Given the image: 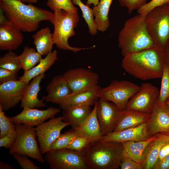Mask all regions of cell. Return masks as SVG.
<instances>
[{
    "instance_id": "4fadbf2b",
    "label": "cell",
    "mask_w": 169,
    "mask_h": 169,
    "mask_svg": "<svg viewBox=\"0 0 169 169\" xmlns=\"http://www.w3.org/2000/svg\"><path fill=\"white\" fill-rule=\"evenodd\" d=\"M96 114L102 136L112 132L122 110L113 103L99 98L96 103Z\"/></svg>"
},
{
    "instance_id": "e575fe53",
    "label": "cell",
    "mask_w": 169,
    "mask_h": 169,
    "mask_svg": "<svg viewBox=\"0 0 169 169\" xmlns=\"http://www.w3.org/2000/svg\"><path fill=\"white\" fill-rule=\"evenodd\" d=\"M16 125L10 117L6 116L0 105V138L7 135L11 131L15 130Z\"/></svg>"
},
{
    "instance_id": "484cf974",
    "label": "cell",
    "mask_w": 169,
    "mask_h": 169,
    "mask_svg": "<svg viewBox=\"0 0 169 169\" xmlns=\"http://www.w3.org/2000/svg\"><path fill=\"white\" fill-rule=\"evenodd\" d=\"M58 59V52L54 50L44 58L42 59L36 66L29 70L24 71L23 75L19 77V80L28 84L31 79L44 73L55 63Z\"/></svg>"
},
{
    "instance_id": "3957f363",
    "label": "cell",
    "mask_w": 169,
    "mask_h": 169,
    "mask_svg": "<svg viewBox=\"0 0 169 169\" xmlns=\"http://www.w3.org/2000/svg\"><path fill=\"white\" fill-rule=\"evenodd\" d=\"M118 41L124 57L156 47L148 30L146 15L138 14L125 21L119 33Z\"/></svg>"
},
{
    "instance_id": "1f68e13d",
    "label": "cell",
    "mask_w": 169,
    "mask_h": 169,
    "mask_svg": "<svg viewBox=\"0 0 169 169\" xmlns=\"http://www.w3.org/2000/svg\"><path fill=\"white\" fill-rule=\"evenodd\" d=\"M0 68L17 73L22 69L18 58V55L12 50H9L0 57Z\"/></svg>"
},
{
    "instance_id": "8fae6325",
    "label": "cell",
    "mask_w": 169,
    "mask_h": 169,
    "mask_svg": "<svg viewBox=\"0 0 169 169\" xmlns=\"http://www.w3.org/2000/svg\"><path fill=\"white\" fill-rule=\"evenodd\" d=\"M160 90L149 83L142 84L139 90L130 98L125 109L151 114Z\"/></svg>"
},
{
    "instance_id": "b9f144b4",
    "label": "cell",
    "mask_w": 169,
    "mask_h": 169,
    "mask_svg": "<svg viewBox=\"0 0 169 169\" xmlns=\"http://www.w3.org/2000/svg\"><path fill=\"white\" fill-rule=\"evenodd\" d=\"M121 169H142V165L136 162L130 158L124 155V157L120 164Z\"/></svg>"
},
{
    "instance_id": "ac0fdd59",
    "label": "cell",
    "mask_w": 169,
    "mask_h": 169,
    "mask_svg": "<svg viewBox=\"0 0 169 169\" xmlns=\"http://www.w3.org/2000/svg\"><path fill=\"white\" fill-rule=\"evenodd\" d=\"M148 121L135 127L127 129L118 132H112L102 136L101 138L107 142H120L147 140L151 137L147 130Z\"/></svg>"
},
{
    "instance_id": "74e56055",
    "label": "cell",
    "mask_w": 169,
    "mask_h": 169,
    "mask_svg": "<svg viewBox=\"0 0 169 169\" xmlns=\"http://www.w3.org/2000/svg\"><path fill=\"white\" fill-rule=\"evenodd\" d=\"M169 0H151L137 10L138 14L146 15L150 11L158 7L168 4Z\"/></svg>"
},
{
    "instance_id": "7c38bea8",
    "label": "cell",
    "mask_w": 169,
    "mask_h": 169,
    "mask_svg": "<svg viewBox=\"0 0 169 169\" xmlns=\"http://www.w3.org/2000/svg\"><path fill=\"white\" fill-rule=\"evenodd\" d=\"M70 125L64 121L62 116L51 118L48 121L43 122L35 128L40 148L43 154L49 151L51 145L60 135L61 130Z\"/></svg>"
},
{
    "instance_id": "ee69618b",
    "label": "cell",
    "mask_w": 169,
    "mask_h": 169,
    "mask_svg": "<svg viewBox=\"0 0 169 169\" xmlns=\"http://www.w3.org/2000/svg\"><path fill=\"white\" fill-rule=\"evenodd\" d=\"M169 168V154L163 160L157 162L154 166L153 169H168Z\"/></svg>"
},
{
    "instance_id": "f1b7e54d",
    "label": "cell",
    "mask_w": 169,
    "mask_h": 169,
    "mask_svg": "<svg viewBox=\"0 0 169 169\" xmlns=\"http://www.w3.org/2000/svg\"><path fill=\"white\" fill-rule=\"evenodd\" d=\"M155 137L154 135L145 141H128L122 142L124 147V155L142 165L145 149Z\"/></svg>"
},
{
    "instance_id": "7dc6e473",
    "label": "cell",
    "mask_w": 169,
    "mask_h": 169,
    "mask_svg": "<svg viewBox=\"0 0 169 169\" xmlns=\"http://www.w3.org/2000/svg\"><path fill=\"white\" fill-rule=\"evenodd\" d=\"M0 169H12L13 167L9 164L5 163L1 161L0 163Z\"/></svg>"
},
{
    "instance_id": "4316f807",
    "label": "cell",
    "mask_w": 169,
    "mask_h": 169,
    "mask_svg": "<svg viewBox=\"0 0 169 169\" xmlns=\"http://www.w3.org/2000/svg\"><path fill=\"white\" fill-rule=\"evenodd\" d=\"M32 37L37 51L42 56L46 55L52 52L54 43L49 27L39 30Z\"/></svg>"
},
{
    "instance_id": "5bb4252c",
    "label": "cell",
    "mask_w": 169,
    "mask_h": 169,
    "mask_svg": "<svg viewBox=\"0 0 169 169\" xmlns=\"http://www.w3.org/2000/svg\"><path fill=\"white\" fill-rule=\"evenodd\" d=\"M0 13V50H15L23 42V33L8 20L1 10Z\"/></svg>"
},
{
    "instance_id": "f907efd6",
    "label": "cell",
    "mask_w": 169,
    "mask_h": 169,
    "mask_svg": "<svg viewBox=\"0 0 169 169\" xmlns=\"http://www.w3.org/2000/svg\"><path fill=\"white\" fill-rule=\"evenodd\" d=\"M162 135L164 139L166 141H169V134H162Z\"/></svg>"
},
{
    "instance_id": "8992f818",
    "label": "cell",
    "mask_w": 169,
    "mask_h": 169,
    "mask_svg": "<svg viewBox=\"0 0 169 169\" xmlns=\"http://www.w3.org/2000/svg\"><path fill=\"white\" fill-rule=\"evenodd\" d=\"M146 17L148 30L156 46L163 50L169 41V4L153 8Z\"/></svg>"
},
{
    "instance_id": "836d02e7",
    "label": "cell",
    "mask_w": 169,
    "mask_h": 169,
    "mask_svg": "<svg viewBox=\"0 0 169 169\" xmlns=\"http://www.w3.org/2000/svg\"><path fill=\"white\" fill-rule=\"evenodd\" d=\"M169 97V67L166 64L161 77V88L158 100L160 103L163 104Z\"/></svg>"
},
{
    "instance_id": "2e32d148",
    "label": "cell",
    "mask_w": 169,
    "mask_h": 169,
    "mask_svg": "<svg viewBox=\"0 0 169 169\" xmlns=\"http://www.w3.org/2000/svg\"><path fill=\"white\" fill-rule=\"evenodd\" d=\"M28 84L20 80L0 84V105L6 111L21 101Z\"/></svg>"
},
{
    "instance_id": "52a82bcc",
    "label": "cell",
    "mask_w": 169,
    "mask_h": 169,
    "mask_svg": "<svg viewBox=\"0 0 169 169\" xmlns=\"http://www.w3.org/2000/svg\"><path fill=\"white\" fill-rule=\"evenodd\" d=\"M15 125L16 138L10 148V153L26 155L44 163L45 160L38 145L35 128L23 124Z\"/></svg>"
},
{
    "instance_id": "d6986e66",
    "label": "cell",
    "mask_w": 169,
    "mask_h": 169,
    "mask_svg": "<svg viewBox=\"0 0 169 169\" xmlns=\"http://www.w3.org/2000/svg\"><path fill=\"white\" fill-rule=\"evenodd\" d=\"M48 95L44 96V100L61 105L72 93L63 75L54 77L46 87Z\"/></svg>"
},
{
    "instance_id": "f6af8a7d",
    "label": "cell",
    "mask_w": 169,
    "mask_h": 169,
    "mask_svg": "<svg viewBox=\"0 0 169 169\" xmlns=\"http://www.w3.org/2000/svg\"><path fill=\"white\" fill-rule=\"evenodd\" d=\"M168 154H169V142L165 144L161 148L159 153L157 162L161 161Z\"/></svg>"
},
{
    "instance_id": "83f0119b",
    "label": "cell",
    "mask_w": 169,
    "mask_h": 169,
    "mask_svg": "<svg viewBox=\"0 0 169 169\" xmlns=\"http://www.w3.org/2000/svg\"><path fill=\"white\" fill-rule=\"evenodd\" d=\"M113 0H100L93 8L94 22L98 31L104 32L110 26L108 14Z\"/></svg>"
},
{
    "instance_id": "7bdbcfd3",
    "label": "cell",
    "mask_w": 169,
    "mask_h": 169,
    "mask_svg": "<svg viewBox=\"0 0 169 169\" xmlns=\"http://www.w3.org/2000/svg\"><path fill=\"white\" fill-rule=\"evenodd\" d=\"M16 136V130H14L4 137L0 138V147L10 149L15 141Z\"/></svg>"
},
{
    "instance_id": "f5cc1de1",
    "label": "cell",
    "mask_w": 169,
    "mask_h": 169,
    "mask_svg": "<svg viewBox=\"0 0 169 169\" xmlns=\"http://www.w3.org/2000/svg\"><path fill=\"white\" fill-rule=\"evenodd\" d=\"M168 4H169V3H168Z\"/></svg>"
},
{
    "instance_id": "d4e9b609",
    "label": "cell",
    "mask_w": 169,
    "mask_h": 169,
    "mask_svg": "<svg viewBox=\"0 0 169 169\" xmlns=\"http://www.w3.org/2000/svg\"><path fill=\"white\" fill-rule=\"evenodd\" d=\"M156 137L146 148L143 155V169H152L158 159L160 150L163 146L169 142L163 138L161 133L156 134Z\"/></svg>"
},
{
    "instance_id": "bcb514c9",
    "label": "cell",
    "mask_w": 169,
    "mask_h": 169,
    "mask_svg": "<svg viewBox=\"0 0 169 169\" xmlns=\"http://www.w3.org/2000/svg\"><path fill=\"white\" fill-rule=\"evenodd\" d=\"M163 50L165 56L166 64L169 67V41L166 44Z\"/></svg>"
},
{
    "instance_id": "c3c4849f",
    "label": "cell",
    "mask_w": 169,
    "mask_h": 169,
    "mask_svg": "<svg viewBox=\"0 0 169 169\" xmlns=\"http://www.w3.org/2000/svg\"><path fill=\"white\" fill-rule=\"evenodd\" d=\"M99 2V0H87L86 5H89L93 4L94 6H95L98 4Z\"/></svg>"
},
{
    "instance_id": "f35d334b",
    "label": "cell",
    "mask_w": 169,
    "mask_h": 169,
    "mask_svg": "<svg viewBox=\"0 0 169 169\" xmlns=\"http://www.w3.org/2000/svg\"><path fill=\"white\" fill-rule=\"evenodd\" d=\"M20 166L23 169H39L40 167L35 164L25 155L17 153L12 154Z\"/></svg>"
},
{
    "instance_id": "6da1fadb",
    "label": "cell",
    "mask_w": 169,
    "mask_h": 169,
    "mask_svg": "<svg viewBox=\"0 0 169 169\" xmlns=\"http://www.w3.org/2000/svg\"><path fill=\"white\" fill-rule=\"evenodd\" d=\"M166 64L163 50L156 47L126 55L121 64L127 73L143 80L161 78Z\"/></svg>"
},
{
    "instance_id": "db71d44e",
    "label": "cell",
    "mask_w": 169,
    "mask_h": 169,
    "mask_svg": "<svg viewBox=\"0 0 169 169\" xmlns=\"http://www.w3.org/2000/svg\"></svg>"
},
{
    "instance_id": "9c48e42d",
    "label": "cell",
    "mask_w": 169,
    "mask_h": 169,
    "mask_svg": "<svg viewBox=\"0 0 169 169\" xmlns=\"http://www.w3.org/2000/svg\"><path fill=\"white\" fill-rule=\"evenodd\" d=\"M44 158L51 169H88L81 153L68 148L49 150Z\"/></svg>"
},
{
    "instance_id": "ffe728a7",
    "label": "cell",
    "mask_w": 169,
    "mask_h": 169,
    "mask_svg": "<svg viewBox=\"0 0 169 169\" xmlns=\"http://www.w3.org/2000/svg\"><path fill=\"white\" fill-rule=\"evenodd\" d=\"M151 114L132 110H122L113 132L135 127L147 122Z\"/></svg>"
},
{
    "instance_id": "d590c367",
    "label": "cell",
    "mask_w": 169,
    "mask_h": 169,
    "mask_svg": "<svg viewBox=\"0 0 169 169\" xmlns=\"http://www.w3.org/2000/svg\"><path fill=\"white\" fill-rule=\"evenodd\" d=\"M46 4L52 11L56 8L67 11L78 12L77 8L74 6L71 0H48Z\"/></svg>"
},
{
    "instance_id": "ba28073f",
    "label": "cell",
    "mask_w": 169,
    "mask_h": 169,
    "mask_svg": "<svg viewBox=\"0 0 169 169\" xmlns=\"http://www.w3.org/2000/svg\"><path fill=\"white\" fill-rule=\"evenodd\" d=\"M140 88L129 81L114 80L107 86L101 88L99 98L114 103L121 110L124 109L131 97Z\"/></svg>"
},
{
    "instance_id": "816d5d0a",
    "label": "cell",
    "mask_w": 169,
    "mask_h": 169,
    "mask_svg": "<svg viewBox=\"0 0 169 169\" xmlns=\"http://www.w3.org/2000/svg\"><path fill=\"white\" fill-rule=\"evenodd\" d=\"M165 104L166 105L169 107V97L166 100Z\"/></svg>"
},
{
    "instance_id": "603a6c76",
    "label": "cell",
    "mask_w": 169,
    "mask_h": 169,
    "mask_svg": "<svg viewBox=\"0 0 169 169\" xmlns=\"http://www.w3.org/2000/svg\"><path fill=\"white\" fill-rule=\"evenodd\" d=\"M101 89V87L97 84L86 91L77 94H72L59 106L62 109L68 105H95L99 98V95Z\"/></svg>"
},
{
    "instance_id": "f546056e",
    "label": "cell",
    "mask_w": 169,
    "mask_h": 169,
    "mask_svg": "<svg viewBox=\"0 0 169 169\" xmlns=\"http://www.w3.org/2000/svg\"><path fill=\"white\" fill-rule=\"evenodd\" d=\"M42 56L36 49L25 46L18 58L24 71L29 70L38 64L42 59Z\"/></svg>"
},
{
    "instance_id": "8d00e7d4",
    "label": "cell",
    "mask_w": 169,
    "mask_h": 169,
    "mask_svg": "<svg viewBox=\"0 0 169 169\" xmlns=\"http://www.w3.org/2000/svg\"><path fill=\"white\" fill-rule=\"evenodd\" d=\"M90 142L87 138L77 135L69 143L67 148L81 153L82 150Z\"/></svg>"
},
{
    "instance_id": "44dd1931",
    "label": "cell",
    "mask_w": 169,
    "mask_h": 169,
    "mask_svg": "<svg viewBox=\"0 0 169 169\" xmlns=\"http://www.w3.org/2000/svg\"><path fill=\"white\" fill-rule=\"evenodd\" d=\"M45 77L44 74H42L33 78L31 82L27 85L21 101V107L35 108L45 106V103L43 102L44 97L40 100L38 96L41 89L40 83Z\"/></svg>"
},
{
    "instance_id": "681fc988",
    "label": "cell",
    "mask_w": 169,
    "mask_h": 169,
    "mask_svg": "<svg viewBox=\"0 0 169 169\" xmlns=\"http://www.w3.org/2000/svg\"><path fill=\"white\" fill-rule=\"evenodd\" d=\"M24 3H37L39 0H20Z\"/></svg>"
},
{
    "instance_id": "7a4b0ae2",
    "label": "cell",
    "mask_w": 169,
    "mask_h": 169,
    "mask_svg": "<svg viewBox=\"0 0 169 169\" xmlns=\"http://www.w3.org/2000/svg\"><path fill=\"white\" fill-rule=\"evenodd\" d=\"M0 8L8 21L25 32L35 31L40 22H50L53 14L31 3L25 4L20 0H0Z\"/></svg>"
},
{
    "instance_id": "e0dca14e",
    "label": "cell",
    "mask_w": 169,
    "mask_h": 169,
    "mask_svg": "<svg viewBox=\"0 0 169 169\" xmlns=\"http://www.w3.org/2000/svg\"><path fill=\"white\" fill-rule=\"evenodd\" d=\"M147 130L151 136L159 133L169 134V107L160 103L158 99L148 121Z\"/></svg>"
},
{
    "instance_id": "30bf717a",
    "label": "cell",
    "mask_w": 169,
    "mask_h": 169,
    "mask_svg": "<svg viewBox=\"0 0 169 169\" xmlns=\"http://www.w3.org/2000/svg\"><path fill=\"white\" fill-rule=\"evenodd\" d=\"M63 75L73 94L86 91L98 82L99 76L96 73L83 68L69 69Z\"/></svg>"
},
{
    "instance_id": "ab89813d",
    "label": "cell",
    "mask_w": 169,
    "mask_h": 169,
    "mask_svg": "<svg viewBox=\"0 0 169 169\" xmlns=\"http://www.w3.org/2000/svg\"><path fill=\"white\" fill-rule=\"evenodd\" d=\"M120 4L125 7L128 13L130 14L137 10L146 3L147 0H118Z\"/></svg>"
},
{
    "instance_id": "60d3db41",
    "label": "cell",
    "mask_w": 169,
    "mask_h": 169,
    "mask_svg": "<svg viewBox=\"0 0 169 169\" xmlns=\"http://www.w3.org/2000/svg\"><path fill=\"white\" fill-rule=\"evenodd\" d=\"M18 77L17 72L0 68V84L17 80Z\"/></svg>"
},
{
    "instance_id": "cb8c5ba5",
    "label": "cell",
    "mask_w": 169,
    "mask_h": 169,
    "mask_svg": "<svg viewBox=\"0 0 169 169\" xmlns=\"http://www.w3.org/2000/svg\"><path fill=\"white\" fill-rule=\"evenodd\" d=\"M91 106L83 105H68L62 109L63 120L70 124L73 128L80 125L91 112Z\"/></svg>"
},
{
    "instance_id": "277c9868",
    "label": "cell",
    "mask_w": 169,
    "mask_h": 169,
    "mask_svg": "<svg viewBox=\"0 0 169 169\" xmlns=\"http://www.w3.org/2000/svg\"><path fill=\"white\" fill-rule=\"evenodd\" d=\"M81 153L88 169H118L124 157V147L122 142L101 138L89 143Z\"/></svg>"
},
{
    "instance_id": "4dcf8cb0",
    "label": "cell",
    "mask_w": 169,
    "mask_h": 169,
    "mask_svg": "<svg viewBox=\"0 0 169 169\" xmlns=\"http://www.w3.org/2000/svg\"><path fill=\"white\" fill-rule=\"evenodd\" d=\"M73 4L78 6L82 13V17L87 23L90 33L94 36L97 33L98 30L95 25L92 9L84 4L81 0H71Z\"/></svg>"
},
{
    "instance_id": "d6a6232c",
    "label": "cell",
    "mask_w": 169,
    "mask_h": 169,
    "mask_svg": "<svg viewBox=\"0 0 169 169\" xmlns=\"http://www.w3.org/2000/svg\"><path fill=\"white\" fill-rule=\"evenodd\" d=\"M77 135L73 128L63 134H60L51 145L49 150L67 148L69 143Z\"/></svg>"
},
{
    "instance_id": "7402d4cb",
    "label": "cell",
    "mask_w": 169,
    "mask_h": 169,
    "mask_svg": "<svg viewBox=\"0 0 169 169\" xmlns=\"http://www.w3.org/2000/svg\"><path fill=\"white\" fill-rule=\"evenodd\" d=\"M96 103L84 121L78 127L73 128L78 135L87 138L90 142L100 139L102 136L100 126L97 116Z\"/></svg>"
},
{
    "instance_id": "9a60e30c",
    "label": "cell",
    "mask_w": 169,
    "mask_h": 169,
    "mask_svg": "<svg viewBox=\"0 0 169 169\" xmlns=\"http://www.w3.org/2000/svg\"><path fill=\"white\" fill-rule=\"evenodd\" d=\"M60 111L59 109L51 107L44 110L23 108L19 114L10 118L15 124H23L33 127L40 125L49 118L54 117Z\"/></svg>"
},
{
    "instance_id": "5b68a950",
    "label": "cell",
    "mask_w": 169,
    "mask_h": 169,
    "mask_svg": "<svg viewBox=\"0 0 169 169\" xmlns=\"http://www.w3.org/2000/svg\"><path fill=\"white\" fill-rule=\"evenodd\" d=\"M50 22L54 25L53 38L56 47L60 49L71 51L74 52L92 49L72 47L68 43L69 39L75 34L74 28L79 21L78 12L67 11L56 8Z\"/></svg>"
}]
</instances>
